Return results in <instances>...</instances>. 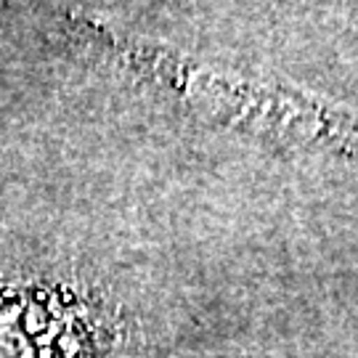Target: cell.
<instances>
[{
    "mask_svg": "<svg viewBox=\"0 0 358 358\" xmlns=\"http://www.w3.org/2000/svg\"><path fill=\"white\" fill-rule=\"evenodd\" d=\"M122 62L207 128L358 165V103L273 69L183 51L149 38H112Z\"/></svg>",
    "mask_w": 358,
    "mask_h": 358,
    "instance_id": "obj_1",
    "label": "cell"
},
{
    "mask_svg": "<svg viewBox=\"0 0 358 358\" xmlns=\"http://www.w3.org/2000/svg\"><path fill=\"white\" fill-rule=\"evenodd\" d=\"M0 358H186L122 308L66 282H0Z\"/></svg>",
    "mask_w": 358,
    "mask_h": 358,
    "instance_id": "obj_2",
    "label": "cell"
}]
</instances>
